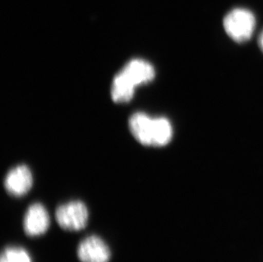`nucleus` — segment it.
I'll return each mask as SVG.
<instances>
[{"instance_id": "10", "label": "nucleus", "mask_w": 263, "mask_h": 262, "mask_svg": "<svg viewBox=\"0 0 263 262\" xmlns=\"http://www.w3.org/2000/svg\"><path fill=\"white\" fill-rule=\"evenodd\" d=\"M0 262H32V259L23 248L7 247L3 251Z\"/></svg>"}, {"instance_id": "3", "label": "nucleus", "mask_w": 263, "mask_h": 262, "mask_svg": "<svg viewBox=\"0 0 263 262\" xmlns=\"http://www.w3.org/2000/svg\"><path fill=\"white\" fill-rule=\"evenodd\" d=\"M78 257L81 262H109L111 251L108 245L98 236L86 237L78 247Z\"/></svg>"}, {"instance_id": "7", "label": "nucleus", "mask_w": 263, "mask_h": 262, "mask_svg": "<svg viewBox=\"0 0 263 262\" xmlns=\"http://www.w3.org/2000/svg\"><path fill=\"white\" fill-rule=\"evenodd\" d=\"M121 72L136 86L148 83L155 77L154 67L143 60H132L124 66Z\"/></svg>"}, {"instance_id": "6", "label": "nucleus", "mask_w": 263, "mask_h": 262, "mask_svg": "<svg viewBox=\"0 0 263 262\" xmlns=\"http://www.w3.org/2000/svg\"><path fill=\"white\" fill-rule=\"evenodd\" d=\"M154 122V119L143 113L133 114L129 119L130 132L142 145L153 146Z\"/></svg>"}, {"instance_id": "11", "label": "nucleus", "mask_w": 263, "mask_h": 262, "mask_svg": "<svg viewBox=\"0 0 263 262\" xmlns=\"http://www.w3.org/2000/svg\"><path fill=\"white\" fill-rule=\"evenodd\" d=\"M258 45L260 49H261V51L263 52V30L258 38Z\"/></svg>"}, {"instance_id": "1", "label": "nucleus", "mask_w": 263, "mask_h": 262, "mask_svg": "<svg viewBox=\"0 0 263 262\" xmlns=\"http://www.w3.org/2000/svg\"><path fill=\"white\" fill-rule=\"evenodd\" d=\"M256 17L251 10L236 8L227 14L223 27L227 34L237 43L248 41L256 28Z\"/></svg>"}, {"instance_id": "2", "label": "nucleus", "mask_w": 263, "mask_h": 262, "mask_svg": "<svg viewBox=\"0 0 263 262\" xmlns=\"http://www.w3.org/2000/svg\"><path fill=\"white\" fill-rule=\"evenodd\" d=\"M55 219L62 229L78 232L87 226L89 211L81 201H71L57 209Z\"/></svg>"}, {"instance_id": "4", "label": "nucleus", "mask_w": 263, "mask_h": 262, "mask_svg": "<svg viewBox=\"0 0 263 262\" xmlns=\"http://www.w3.org/2000/svg\"><path fill=\"white\" fill-rule=\"evenodd\" d=\"M50 219L47 210L41 203H33L26 212L23 220L25 233L30 237H37L47 232Z\"/></svg>"}, {"instance_id": "9", "label": "nucleus", "mask_w": 263, "mask_h": 262, "mask_svg": "<svg viewBox=\"0 0 263 262\" xmlns=\"http://www.w3.org/2000/svg\"><path fill=\"white\" fill-rule=\"evenodd\" d=\"M172 126L165 118L154 119L153 146H163L169 143L172 138Z\"/></svg>"}, {"instance_id": "8", "label": "nucleus", "mask_w": 263, "mask_h": 262, "mask_svg": "<svg viewBox=\"0 0 263 262\" xmlns=\"http://www.w3.org/2000/svg\"><path fill=\"white\" fill-rule=\"evenodd\" d=\"M136 87L123 72H119L114 79L111 88L112 100L122 103L129 102L134 96Z\"/></svg>"}, {"instance_id": "5", "label": "nucleus", "mask_w": 263, "mask_h": 262, "mask_svg": "<svg viewBox=\"0 0 263 262\" xmlns=\"http://www.w3.org/2000/svg\"><path fill=\"white\" fill-rule=\"evenodd\" d=\"M32 173L28 166L18 165L5 177V189L10 195L23 197L32 188Z\"/></svg>"}]
</instances>
